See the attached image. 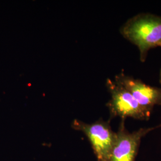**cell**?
I'll list each match as a JSON object with an SVG mask.
<instances>
[{
  "label": "cell",
  "instance_id": "obj_1",
  "mask_svg": "<svg viewBox=\"0 0 161 161\" xmlns=\"http://www.w3.org/2000/svg\"><path fill=\"white\" fill-rule=\"evenodd\" d=\"M122 36L138 48L144 62L150 50L161 47V16L141 13L129 19L120 29Z\"/></svg>",
  "mask_w": 161,
  "mask_h": 161
},
{
  "label": "cell",
  "instance_id": "obj_2",
  "mask_svg": "<svg viewBox=\"0 0 161 161\" xmlns=\"http://www.w3.org/2000/svg\"><path fill=\"white\" fill-rule=\"evenodd\" d=\"M106 86L111 96L107 103L111 119L119 117L121 119L127 118L140 121L149 119L152 112L143 108L124 86L109 79Z\"/></svg>",
  "mask_w": 161,
  "mask_h": 161
},
{
  "label": "cell",
  "instance_id": "obj_3",
  "mask_svg": "<svg viewBox=\"0 0 161 161\" xmlns=\"http://www.w3.org/2000/svg\"><path fill=\"white\" fill-rule=\"evenodd\" d=\"M72 127L86 136L98 161H108L116 137L109 121L99 119L92 124H86L75 119Z\"/></svg>",
  "mask_w": 161,
  "mask_h": 161
},
{
  "label": "cell",
  "instance_id": "obj_4",
  "mask_svg": "<svg viewBox=\"0 0 161 161\" xmlns=\"http://www.w3.org/2000/svg\"><path fill=\"white\" fill-rule=\"evenodd\" d=\"M125 121L121 119L118 130L116 132V141L108 161H135L142 138L161 127L159 124L155 127L140 128L137 131L130 132L125 127Z\"/></svg>",
  "mask_w": 161,
  "mask_h": 161
},
{
  "label": "cell",
  "instance_id": "obj_5",
  "mask_svg": "<svg viewBox=\"0 0 161 161\" xmlns=\"http://www.w3.org/2000/svg\"><path fill=\"white\" fill-rule=\"evenodd\" d=\"M115 80L130 92L145 109L152 112L155 106H161V88L150 86L123 72L115 76Z\"/></svg>",
  "mask_w": 161,
  "mask_h": 161
},
{
  "label": "cell",
  "instance_id": "obj_6",
  "mask_svg": "<svg viewBox=\"0 0 161 161\" xmlns=\"http://www.w3.org/2000/svg\"><path fill=\"white\" fill-rule=\"evenodd\" d=\"M159 82L161 84V70H160V74H159Z\"/></svg>",
  "mask_w": 161,
  "mask_h": 161
}]
</instances>
